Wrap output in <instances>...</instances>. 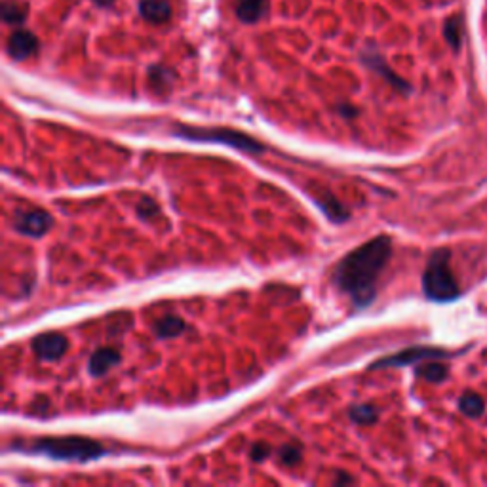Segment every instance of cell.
I'll list each match as a JSON object with an SVG mask.
<instances>
[{
    "instance_id": "obj_9",
    "label": "cell",
    "mask_w": 487,
    "mask_h": 487,
    "mask_svg": "<svg viewBox=\"0 0 487 487\" xmlns=\"http://www.w3.org/2000/svg\"><path fill=\"white\" fill-rule=\"evenodd\" d=\"M120 358L122 356L118 350L110 348V346H101L88 360V372H90L91 377H103L120 362Z\"/></svg>"
},
{
    "instance_id": "obj_1",
    "label": "cell",
    "mask_w": 487,
    "mask_h": 487,
    "mask_svg": "<svg viewBox=\"0 0 487 487\" xmlns=\"http://www.w3.org/2000/svg\"><path fill=\"white\" fill-rule=\"evenodd\" d=\"M392 242L388 236H375L346 253L334 270L335 286L350 297L356 308L372 305L377 295V280L388 265Z\"/></svg>"
},
{
    "instance_id": "obj_26",
    "label": "cell",
    "mask_w": 487,
    "mask_h": 487,
    "mask_svg": "<svg viewBox=\"0 0 487 487\" xmlns=\"http://www.w3.org/2000/svg\"><path fill=\"white\" fill-rule=\"evenodd\" d=\"M94 2H96L97 6H105V8H109L115 4V0H94Z\"/></svg>"
},
{
    "instance_id": "obj_19",
    "label": "cell",
    "mask_w": 487,
    "mask_h": 487,
    "mask_svg": "<svg viewBox=\"0 0 487 487\" xmlns=\"http://www.w3.org/2000/svg\"><path fill=\"white\" fill-rule=\"evenodd\" d=\"M417 375H419V377H424L426 381L438 383V381H443V379H445L448 369H445V365L436 364V362H429V364H423L417 367Z\"/></svg>"
},
{
    "instance_id": "obj_8",
    "label": "cell",
    "mask_w": 487,
    "mask_h": 487,
    "mask_svg": "<svg viewBox=\"0 0 487 487\" xmlns=\"http://www.w3.org/2000/svg\"><path fill=\"white\" fill-rule=\"evenodd\" d=\"M6 50L10 53V58L15 59V61H23V59L31 58V56L37 53V50H39V39L31 31L21 29V31H15L10 34Z\"/></svg>"
},
{
    "instance_id": "obj_14",
    "label": "cell",
    "mask_w": 487,
    "mask_h": 487,
    "mask_svg": "<svg viewBox=\"0 0 487 487\" xmlns=\"http://www.w3.org/2000/svg\"><path fill=\"white\" fill-rule=\"evenodd\" d=\"M185 320L183 318H179V316L175 315H170V316H164V318H160V320L154 322V335L158 337V339H173V337H177V335H181L183 331H185Z\"/></svg>"
},
{
    "instance_id": "obj_24",
    "label": "cell",
    "mask_w": 487,
    "mask_h": 487,
    "mask_svg": "<svg viewBox=\"0 0 487 487\" xmlns=\"http://www.w3.org/2000/svg\"><path fill=\"white\" fill-rule=\"evenodd\" d=\"M337 110H339L341 115L345 116V118H354V116L358 115V109H356V107H353V105H346V103L339 105V107H337Z\"/></svg>"
},
{
    "instance_id": "obj_21",
    "label": "cell",
    "mask_w": 487,
    "mask_h": 487,
    "mask_svg": "<svg viewBox=\"0 0 487 487\" xmlns=\"http://www.w3.org/2000/svg\"><path fill=\"white\" fill-rule=\"evenodd\" d=\"M443 32H445V39H448L449 44L453 46V48L457 50V48L461 46V20H459V18H451V20H448Z\"/></svg>"
},
{
    "instance_id": "obj_3",
    "label": "cell",
    "mask_w": 487,
    "mask_h": 487,
    "mask_svg": "<svg viewBox=\"0 0 487 487\" xmlns=\"http://www.w3.org/2000/svg\"><path fill=\"white\" fill-rule=\"evenodd\" d=\"M173 135L186 141L219 143L227 147L236 148L240 153L261 154L265 151L263 143L255 141L251 135L232 128H196V126H175Z\"/></svg>"
},
{
    "instance_id": "obj_22",
    "label": "cell",
    "mask_w": 487,
    "mask_h": 487,
    "mask_svg": "<svg viewBox=\"0 0 487 487\" xmlns=\"http://www.w3.org/2000/svg\"><path fill=\"white\" fill-rule=\"evenodd\" d=\"M278 459H280L286 467H295V464L301 462V449L297 448V445L288 443V445H284V448L278 451Z\"/></svg>"
},
{
    "instance_id": "obj_15",
    "label": "cell",
    "mask_w": 487,
    "mask_h": 487,
    "mask_svg": "<svg viewBox=\"0 0 487 487\" xmlns=\"http://www.w3.org/2000/svg\"><path fill=\"white\" fill-rule=\"evenodd\" d=\"M0 12H2V21L8 25H20L27 18V6L18 0H4Z\"/></svg>"
},
{
    "instance_id": "obj_12",
    "label": "cell",
    "mask_w": 487,
    "mask_h": 487,
    "mask_svg": "<svg viewBox=\"0 0 487 487\" xmlns=\"http://www.w3.org/2000/svg\"><path fill=\"white\" fill-rule=\"evenodd\" d=\"M269 12L267 0H238L236 15L242 23H257Z\"/></svg>"
},
{
    "instance_id": "obj_4",
    "label": "cell",
    "mask_w": 487,
    "mask_h": 487,
    "mask_svg": "<svg viewBox=\"0 0 487 487\" xmlns=\"http://www.w3.org/2000/svg\"><path fill=\"white\" fill-rule=\"evenodd\" d=\"M424 295L432 301L445 303L459 297V286L451 267H449V251L436 250L429 259V265L423 274Z\"/></svg>"
},
{
    "instance_id": "obj_20",
    "label": "cell",
    "mask_w": 487,
    "mask_h": 487,
    "mask_svg": "<svg viewBox=\"0 0 487 487\" xmlns=\"http://www.w3.org/2000/svg\"><path fill=\"white\" fill-rule=\"evenodd\" d=\"M135 212H137V215H139V217L145 219V221H151V219L156 217V215L160 213V205L156 204L153 198L143 196V198L139 200L137 208H135Z\"/></svg>"
},
{
    "instance_id": "obj_17",
    "label": "cell",
    "mask_w": 487,
    "mask_h": 487,
    "mask_svg": "<svg viewBox=\"0 0 487 487\" xmlns=\"http://www.w3.org/2000/svg\"><path fill=\"white\" fill-rule=\"evenodd\" d=\"M377 410L369 404H356L348 410V417L358 424H373L377 421Z\"/></svg>"
},
{
    "instance_id": "obj_10",
    "label": "cell",
    "mask_w": 487,
    "mask_h": 487,
    "mask_svg": "<svg viewBox=\"0 0 487 487\" xmlns=\"http://www.w3.org/2000/svg\"><path fill=\"white\" fill-rule=\"evenodd\" d=\"M139 12L154 25H162L172 20V4L170 0H141Z\"/></svg>"
},
{
    "instance_id": "obj_13",
    "label": "cell",
    "mask_w": 487,
    "mask_h": 487,
    "mask_svg": "<svg viewBox=\"0 0 487 487\" xmlns=\"http://www.w3.org/2000/svg\"><path fill=\"white\" fill-rule=\"evenodd\" d=\"M173 82H175V72L164 65H153L148 69V84L154 94H166L172 90Z\"/></svg>"
},
{
    "instance_id": "obj_5",
    "label": "cell",
    "mask_w": 487,
    "mask_h": 487,
    "mask_svg": "<svg viewBox=\"0 0 487 487\" xmlns=\"http://www.w3.org/2000/svg\"><path fill=\"white\" fill-rule=\"evenodd\" d=\"M51 224H53V217L46 210H39V208L18 212L13 217V231L29 238L44 236L51 229Z\"/></svg>"
},
{
    "instance_id": "obj_7",
    "label": "cell",
    "mask_w": 487,
    "mask_h": 487,
    "mask_svg": "<svg viewBox=\"0 0 487 487\" xmlns=\"http://www.w3.org/2000/svg\"><path fill=\"white\" fill-rule=\"evenodd\" d=\"M443 356H448V353H443L440 348H407L404 353L379 360L372 367H402V365H411L430 358H443Z\"/></svg>"
},
{
    "instance_id": "obj_25",
    "label": "cell",
    "mask_w": 487,
    "mask_h": 487,
    "mask_svg": "<svg viewBox=\"0 0 487 487\" xmlns=\"http://www.w3.org/2000/svg\"><path fill=\"white\" fill-rule=\"evenodd\" d=\"M350 481H354L350 476H345L343 472H341V476L335 480V486H341V483H350Z\"/></svg>"
},
{
    "instance_id": "obj_2",
    "label": "cell",
    "mask_w": 487,
    "mask_h": 487,
    "mask_svg": "<svg viewBox=\"0 0 487 487\" xmlns=\"http://www.w3.org/2000/svg\"><path fill=\"white\" fill-rule=\"evenodd\" d=\"M29 453L48 457L53 461H69V462H88L96 461L105 455V448L96 440L84 436H48L39 438L29 448Z\"/></svg>"
},
{
    "instance_id": "obj_11",
    "label": "cell",
    "mask_w": 487,
    "mask_h": 487,
    "mask_svg": "<svg viewBox=\"0 0 487 487\" xmlns=\"http://www.w3.org/2000/svg\"><path fill=\"white\" fill-rule=\"evenodd\" d=\"M362 61H364L369 69H373L375 72H379L381 77H385L388 82L392 84V86H396V88H400V90H410V86H407V82H404L402 78L398 77V75H394V72L386 67L385 59L379 56L377 51H367L364 50V53H362Z\"/></svg>"
},
{
    "instance_id": "obj_23",
    "label": "cell",
    "mask_w": 487,
    "mask_h": 487,
    "mask_svg": "<svg viewBox=\"0 0 487 487\" xmlns=\"http://www.w3.org/2000/svg\"><path fill=\"white\" fill-rule=\"evenodd\" d=\"M269 455H270V448L267 445V443L259 442L251 448V459H253L255 462H263Z\"/></svg>"
},
{
    "instance_id": "obj_6",
    "label": "cell",
    "mask_w": 487,
    "mask_h": 487,
    "mask_svg": "<svg viewBox=\"0 0 487 487\" xmlns=\"http://www.w3.org/2000/svg\"><path fill=\"white\" fill-rule=\"evenodd\" d=\"M32 350L44 362H56L61 356H65L69 348V339L59 331H46V334L37 335L31 343Z\"/></svg>"
},
{
    "instance_id": "obj_18",
    "label": "cell",
    "mask_w": 487,
    "mask_h": 487,
    "mask_svg": "<svg viewBox=\"0 0 487 487\" xmlns=\"http://www.w3.org/2000/svg\"><path fill=\"white\" fill-rule=\"evenodd\" d=\"M459 407L464 415L468 417H478L483 411V400H481L478 394L474 392H468L459 400Z\"/></svg>"
},
{
    "instance_id": "obj_16",
    "label": "cell",
    "mask_w": 487,
    "mask_h": 487,
    "mask_svg": "<svg viewBox=\"0 0 487 487\" xmlns=\"http://www.w3.org/2000/svg\"><path fill=\"white\" fill-rule=\"evenodd\" d=\"M318 205L322 208V212L326 213L327 217L331 219V221H335V223H343V221H346V219L350 217L348 210L341 204L339 200H335L331 194H327L324 198H318Z\"/></svg>"
}]
</instances>
